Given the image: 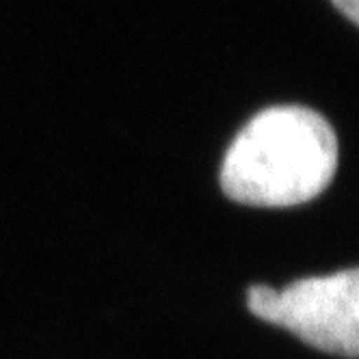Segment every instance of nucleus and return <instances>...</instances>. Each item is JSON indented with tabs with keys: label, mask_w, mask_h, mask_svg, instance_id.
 <instances>
[{
	"label": "nucleus",
	"mask_w": 359,
	"mask_h": 359,
	"mask_svg": "<svg viewBox=\"0 0 359 359\" xmlns=\"http://www.w3.org/2000/svg\"><path fill=\"white\" fill-rule=\"evenodd\" d=\"M338 167L329 121L305 107H271L255 115L227 147L221 187L255 208H288L318 197Z\"/></svg>",
	"instance_id": "f257e3e1"
},
{
	"label": "nucleus",
	"mask_w": 359,
	"mask_h": 359,
	"mask_svg": "<svg viewBox=\"0 0 359 359\" xmlns=\"http://www.w3.org/2000/svg\"><path fill=\"white\" fill-rule=\"evenodd\" d=\"M247 307L264 323L284 327L299 340L329 355L359 353V271L305 277L275 290L255 284L247 290Z\"/></svg>",
	"instance_id": "f03ea898"
},
{
	"label": "nucleus",
	"mask_w": 359,
	"mask_h": 359,
	"mask_svg": "<svg viewBox=\"0 0 359 359\" xmlns=\"http://www.w3.org/2000/svg\"><path fill=\"white\" fill-rule=\"evenodd\" d=\"M353 24L359 22V0H331Z\"/></svg>",
	"instance_id": "7ed1b4c3"
}]
</instances>
